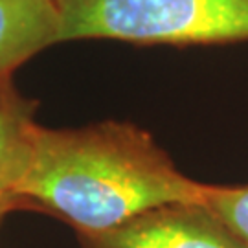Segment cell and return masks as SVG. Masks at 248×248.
I'll return each mask as SVG.
<instances>
[{
    "label": "cell",
    "instance_id": "3957f363",
    "mask_svg": "<svg viewBox=\"0 0 248 248\" xmlns=\"http://www.w3.org/2000/svg\"><path fill=\"white\" fill-rule=\"evenodd\" d=\"M85 248H247L204 204L153 208L116 228L79 233Z\"/></svg>",
    "mask_w": 248,
    "mask_h": 248
},
{
    "label": "cell",
    "instance_id": "52a82bcc",
    "mask_svg": "<svg viewBox=\"0 0 248 248\" xmlns=\"http://www.w3.org/2000/svg\"><path fill=\"white\" fill-rule=\"evenodd\" d=\"M8 202H9V197L8 195H2V193H0V213H2V210L8 206Z\"/></svg>",
    "mask_w": 248,
    "mask_h": 248
},
{
    "label": "cell",
    "instance_id": "7a4b0ae2",
    "mask_svg": "<svg viewBox=\"0 0 248 248\" xmlns=\"http://www.w3.org/2000/svg\"><path fill=\"white\" fill-rule=\"evenodd\" d=\"M59 43L212 45L248 39V0H53Z\"/></svg>",
    "mask_w": 248,
    "mask_h": 248
},
{
    "label": "cell",
    "instance_id": "5b68a950",
    "mask_svg": "<svg viewBox=\"0 0 248 248\" xmlns=\"http://www.w3.org/2000/svg\"><path fill=\"white\" fill-rule=\"evenodd\" d=\"M33 107L15 94L0 101V193H11L26 173L37 124L31 118Z\"/></svg>",
    "mask_w": 248,
    "mask_h": 248
},
{
    "label": "cell",
    "instance_id": "8992f818",
    "mask_svg": "<svg viewBox=\"0 0 248 248\" xmlns=\"http://www.w3.org/2000/svg\"><path fill=\"white\" fill-rule=\"evenodd\" d=\"M202 204L221 219L248 248V184L247 186H206Z\"/></svg>",
    "mask_w": 248,
    "mask_h": 248
},
{
    "label": "cell",
    "instance_id": "277c9868",
    "mask_svg": "<svg viewBox=\"0 0 248 248\" xmlns=\"http://www.w3.org/2000/svg\"><path fill=\"white\" fill-rule=\"evenodd\" d=\"M55 43L59 13L53 0H0V101L13 96V72Z\"/></svg>",
    "mask_w": 248,
    "mask_h": 248
},
{
    "label": "cell",
    "instance_id": "6da1fadb",
    "mask_svg": "<svg viewBox=\"0 0 248 248\" xmlns=\"http://www.w3.org/2000/svg\"><path fill=\"white\" fill-rule=\"evenodd\" d=\"M206 186L182 175L151 134L133 124L37 125L31 158L11 197L33 201L79 233H96L158 206L202 204Z\"/></svg>",
    "mask_w": 248,
    "mask_h": 248
}]
</instances>
